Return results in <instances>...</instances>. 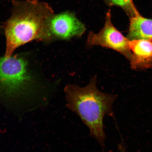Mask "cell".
<instances>
[{
	"instance_id": "obj_1",
	"label": "cell",
	"mask_w": 152,
	"mask_h": 152,
	"mask_svg": "<svg viewBox=\"0 0 152 152\" xmlns=\"http://www.w3.org/2000/svg\"><path fill=\"white\" fill-rule=\"evenodd\" d=\"M54 11L38 0H13L10 16L3 25L6 39L5 57L12 56L18 47L34 41L53 40L49 22Z\"/></svg>"
},
{
	"instance_id": "obj_2",
	"label": "cell",
	"mask_w": 152,
	"mask_h": 152,
	"mask_svg": "<svg viewBox=\"0 0 152 152\" xmlns=\"http://www.w3.org/2000/svg\"><path fill=\"white\" fill-rule=\"evenodd\" d=\"M95 77L85 87L69 85L64 88L66 106L80 118L90 134L104 147L106 138L103 120L105 115H113L115 95L104 93L96 87Z\"/></svg>"
},
{
	"instance_id": "obj_3",
	"label": "cell",
	"mask_w": 152,
	"mask_h": 152,
	"mask_svg": "<svg viewBox=\"0 0 152 152\" xmlns=\"http://www.w3.org/2000/svg\"><path fill=\"white\" fill-rule=\"evenodd\" d=\"M110 11L106 14L105 24L98 33L90 32L87 38V45L89 47L99 45L107 48L121 53L130 60L132 52L129 48V40L124 37L112 23Z\"/></svg>"
},
{
	"instance_id": "obj_4",
	"label": "cell",
	"mask_w": 152,
	"mask_h": 152,
	"mask_svg": "<svg viewBox=\"0 0 152 152\" xmlns=\"http://www.w3.org/2000/svg\"><path fill=\"white\" fill-rule=\"evenodd\" d=\"M49 30L53 40H68L80 37L85 31L84 24L71 13L54 14L49 22Z\"/></svg>"
},
{
	"instance_id": "obj_5",
	"label": "cell",
	"mask_w": 152,
	"mask_h": 152,
	"mask_svg": "<svg viewBox=\"0 0 152 152\" xmlns=\"http://www.w3.org/2000/svg\"><path fill=\"white\" fill-rule=\"evenodd\" d=\"M132 52L130 60L134 69H145L152 66V41L149 40L134 39L129 42Z\"/></svg>"
},
{
	"instance_id": "obj_6",
	"label": "cell",
	"mask_w": 152,
	"mask_h": 152,
	"mask_svg": "<svg viewBox=\"0 0 152 152\" xmlns=\"http://www.w3.org/2000/svg\"><path fill=\"white\" fill-rule=\"evenodd\" d=\"M130 40L152 39V20L137 15L131 19L128 35Z\"/></svg>"
},
{
	"instance_id": "obj_7",
	"label": "cell",
	"mask_w": 152,
	"mask_h": 152,
	"mask_svg": "<svg viewBox=\"0 0 152 152\" xmlns=\"http://www.w3.org/2000/svg\"><path fill=\"white\" fill-rule=\"evenodd\" d=\"M110 5L118 6L128 11L138 14L135 10L132 0H105Z\"/></svg>"
},
{
	"instance_id": "obj_8",
	"label": "cell",
	"mask_w": 152,
	"mask_h": 152,
	"mask_svg": "<svg viewBox=\"0 0 152 152\" xmlns=\"http://www.w3.org/2000/svg\"><path fill=\"white\" fill-rule=\"evenodd\" d=\"M119 149L120 152H125L124 149H123L122 146L121 145L119 146Z\"/></svg>"
},
{
	"instance_id": "obj_9",
	"label": "cell",
	"mask_w": 152,
	"mask_h": 152,
	"mask_svg": "<svg viewBox=\"0 0 152 152\" xmlns=\"http://www.w3.org/2000/svg\"><path fill=\"white\" fill-rule=\"evenodd\" d=\"M3 32V26L0 25V34L2 33Z\"/></svg>"
},
{
	"instance_id": "obj_10",
	"label": "cell",
	"mask_w": 152,
	"mask_h": 152,
	"mask_svg": "<svg viewBox=\"0 0 152 152\" xmlns=\"http://www.w3.org/2000/svg\"></svg>"
}]
</instances>
